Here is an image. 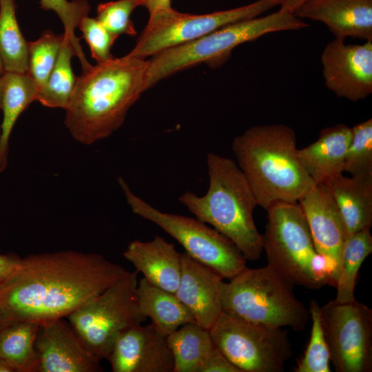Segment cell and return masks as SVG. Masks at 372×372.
<instances>
[{
  "mask_svg": "<svg viewBox=\"0 0 372 372\" xmlns=\"http://www.w3.org/2000/svg\"><path fill=\"white\" fill-rule=\"evenodd\" d=\"M279 5V0H258L229 10L203 14L179 12L171 8L149 14L130 56L145 59L167 49L197 39L232 23L258 17Z\"/></svg>",
  "mask_w": 372,
  "mask_h": 372,
  "instance_id": "cell-11",
  "label": "cell"
},
{
  "mask_svg": "<svg viewBox=\"0 0 372 372\" xmlns=\"http://www.w3.org/2000/svg\"><path fill=\"white\" fill-rule=\"evenodd\" d=\"M0 136H1V124H0Z\"/></svg>",
  "mask_w": 372,
  "mask_h": 372,
  "instance_id": "cell-42",
  "label": "cell"
},
{
  "mask_svg": "<svg viewBox=\"0 0 372 372\" xmlns=\"http://www.w3.org/2000/svg\"><path fill=\"white\" fill-rule=\"evenodd\" d=\"M344 223L349 236L372 225V174L344 176L324 183Z\"/></svg>",
  "mask_w": 372,
  "mask_h": 372,
  "instance_id": "cell-21",
  "label": "cell"
},
{
  "mask_svg": "<svg viewBox=\"0 0 372 372\" xmlns=\"http://www.w3.org/2000/svg\"><path fill=\"white\" fill-rule=\"evenodd\" d=\"M221 280L215 271L185 252L181 253V275L174 294L195 322L208 330L223 312L219 293Z\"/></svg>",
  "mask_w": 372,
  "mask_h": 372,
  "instance_id": "cell-17",
  "label": "cell"
},
{
  "mask_svg": "<svg viewBox=\"0 0 372 372\" xmlns=\"http://www.w3.org/2000/svg\"><path fill=\"white\" fill-rule=\"evenodd\" d=\"M39 3L42 9L52 10L57 14L63 25L65 37L75 50H80L81 45L75 29L90 11L88 0H39Z\"/></svg>",
  "mask_w": 372,
  "mask_h": 372,
  "instance_id": "cell-32",
  "label": "cell"
},
{
  "mask_svg": "<svg viewBox=\"0 0 372 372\" xmlns=\"http://www.w3.org/2000/svg\"><path fill=\"white\" fill-rule=\"evenodd\" d=\"M39 324L21 322L0 329V360L14 372H37L34 347Z\"/></svg>",
  "mask_w": 372,
  "mask_h": 372,
  "instance_id": "cell-25",
  "label": "cell"
},
{
  "mask_svg": "<svg viewBox=\"0 0 372 372\" xmlns=\"http://www.w3.org/2000/svg\"><path fill=\"white\" fill-rule=\"evenodd\" d=\"M216 347L240 372H282L292 355L288 333L223 311L209 330Z\"/></svg>",
  "mask_w": 372,
  "mask_h": 372,
  "instance_id": "cell-10",
  "label": "cell"
},
{
  "mask_svg": "<svg viewBox=\"0 0 372 372\" xmlns=\"http://www.w3.org/2000/svg\"><path fill=\"white\" fill-rule=\"evenodd\" d=\"M298 203L316 251L334 265L338 279L342 250L349 235L333 199L324 184H315Z\"/></svg>",
  "mask_w": 372,
  "mask_h": 372,
  "instance_id": "cell-16",
  "label": "cell"
},
{
  "mask_svg": "<svg viewBox=\"0 0 372 372\" xmlns=\"http://www.w3.org/2000/svg\"><path fill=\"white\" fill-rule=\"evenodd\" d=\"M0 372H14L11 366L7 362L0 360Z\"/></svg>",
  "mask_w": 372,
  "mask_h": 372,
  "instance_id": "cell-39",
  "label": "cell"
},
{
  "mask_svg": "<svg viewBox=\"0 0 372 372\" xmlns=\"http://www.w3.org/2000/svg\"><path fill=\"white\" fill-rule=\"evenodd\" d=\"M119 185L132 212L149 220L176 239L191 258L223 279H231L247 267V260L226 236L190 217L163 212L135 195L122 177Z\"/></svg>",
  "mask_w": 372,
  "mask_h": 372,
  "instance_id": "cell-9",
  "label": "cell"
},
{
  "mask_svg": "<svg viewBox=\"0 0 372 372\" xmlns=\"http://www.w3.org/2000/svg\"><path fill=\"white\" fill-rule=\"evenodd\" d=\"M107 360L113 372H174V369L167 336L152 322L123 331Z\"/></svg>",
  "mask_w": 372,
  "mask_h": 372,
  "instance_id": "cell-15",
  "label": "cell"
},
{
  "mask_svg": "<svg viewBox=\"0 0 372 372\" xmlns=\"http://www.w3.org/2000/svg\"><path fill=\"white\" fill-rule=\"evenodd\" d=\"M309 26L294 13L280 8L263 17L230 23L189 43L163 50L147 60L144 88L200 63L212 68L224 65L238 45L267 34L299 30Z\"/></svg>",
  "mask_w": 372,
  "mask_h": 372,
  "instance_id": "cell-5",
  "label": "cell"
},
{
  "mask_svg": "<svg viewBox=\"0 0 372 372\" xmlns=\"http://www.w3.org/2000/svg\"><path fill=\"white\" fill-rule=\"evenodd\" d=\"M138 273L126 271L105 291L67 317L87 348L101 360H107L123 331L146 320L136 298Z\"/></svg>",
  "mask_w": 372,
  "mask_h": 372,
  "instance_id": "cell-8",
  "label": "cell"
},
{
  "mask_svg": "<svg viewBox=\"0 0 372 372\" xmlns=\"http://www.w3.org/2000/svg\"><path fill=\"white\" fill-rule=\"evenodd\" d=\"M200 372H240V371L216 347L203 364Z\"/></svg>",
  "mask_w": 372,
  "mask_h": 372,
  "instance_id": "cell-35",
  "label": "cell"
},
{
  "mask_svg": "<svg viewBox=\"0 0 372 372\" xmlns=\"http://www.w3.org/2000/svg\"><path fill=\"white\" fill-rule=\"evenodd\" d=\"M78 28L88 44L92 57L97 63L105 62L114 56L111 48L118 37L112 35L96 19L87 16L83 17Z\"/></svg>",
  "mask_w": 372,
  "mask_h": 372,
  "instance_id": "cell-34",
  "label": "cell"
},
{
  "mask_svg": "<svg viewBox=\"0 0 372 372\" xmlns=\"http://www.w3.org/2000/svg\"><path fill=\"white\" fill-rule=\"evenodd\" d=\"M351 127L342 123L322 129L316 141L298 149V159L314 184H324L344 172Z\"/></svg>",
  "mask_w": 372,
  "mask_h": 372,
  "instance_id": "cell-20",
  "label": "cell"
},
{
  "mask_svg": "<svg viewBox=\"0 0 372 372\" xmlns=\"http://www.w3.org/2000/svg\"><path fill=\"white\" fill-rule=\"evenodd\" d=\"M231 147L257 205L265 210L276 202H298L315 185L298 159L296 133L287 125L253 126Z\"/></svg>",
  "mask_w": 372,
  "mask_h": 372,
  "instance_id": "cell-3",
  "label": "cell"
},
{
  "mask_svg": "<svg viewBox=\"0 0 372 372\" xmlns=\"http://www.w3.org/2000/svg\"><path fill=\"white\" fill-rule=\"evenodd\" d=\"M267 211L262 249L268 265L293 285L311 289L335 287V267L316 251L299 203L276 202Z\"/></svg>",
  "mask_w": 372,
  "mask_h": 372,
  "instance_id": "cell-6",
  "label": "cell"
},
{
  "mask_svg": "<svg viewBox=\"0 0 372 372\" xmlns=\"http://www.w3.org/2000/svg\"><path fill=\"white\" fill-rule=\"evenodd\" d=\"M330 360L337 372L372 371V310L356 299L320 307Z\"/></svg>",
  "mask_w": 372,
  "mask_h": 372,
  "instance_id": "cell-12",
  "label": "cell"
},
{
  "mask_svg": "<svg viewBox=\"0 0 372 372\" xmlns=\"http://www.w3.org/2000/svg\"><path fill=\"white\" fill-rule=\"evenodd\" d=\"M34 347L37 372H101V360L64 318L39 324Z\"/></svg>",
  "mask_w": 372,
  "mask_h": 372,
  "instance_id": "cell-14",
  "label": "cell"
},
{
  "mask_svg": "<svg viewBox=\"0 0 372 372\" xmlns=\"http://www.w3.org/2000/svg\"><path fill=\"white\" fill-rule=\"evenodd\" d=\"M1 77H0V110H1V92H2V91H1Z\"/></svg>",
  "mask_w": 372,
  "mask_h": 372,
  "instance_id": "cell-41",
  "label": "cell"
},
{
  "mask_svg": "<svg viewBox=\"0 0 372 372\" xmlns=\"http://www.w3.org/2000/svg\"><path fill=\"white\" fill-rule=\"evenodd\" d=\"M307 0H279L280 8L295 13L296 10Z\"/></svg>",
  "mask_w": 372,
  "mask_h": 372,
  "instance_id": "cell-38",
  "label": "cell"
},
{
  "mask_svg": "<svg viewBox=\"0 0 372 372\" xmlns=\"http://www.w3.org/2000/svg\"><path fill=\"white\" fill-rule=\"evenodd\" d=\"M126 271L96 253L70 250L21 258L0 282V329L67 318Z\"/></svg>",
  "mask_w": 372,
  "mask_h": 372,
  "instance_id": "cell-1",
  "label": "cell"
},
{
  "mask_svg": "<svg viewBox=\"0 0 372 372\" xmlns=\"http://www.w3.org/2000/svg\"><path fill=\"white\" fill-rule=\"evenodd\" d=\"M124 258L150 284L174 293L181 275V253L174 244L156 236L149 241H131Z\"/></svg>",
  "mask_w": 372,
  "mask_h": 372,
  "instance_id": "cell-19",
  "label": "cell"
},
{
  "mask_svg": "<svg viewBox=\"0 0 372 372\" xmlns=\"http://www.w3.org/2000/svg\"><path fill=\"white\" fill-rule=\"evenodd\" d=\"M172 351L174 372H200L216 347L209 331L196 322H187L167 335Z\"/></svg>",
  "mask_w": 372,
  "mask_h": 372,
  "instance_id": "cell-24",
  "label": "cell"
},
{
  "mask_svg": "<svg viewBox=\"0 0 372 372\" xmlns=\"http://www.w3.org/2000/svg\"><path fill=\"white\" fill-rule=\"evenodd\" d=\"M137 7L145 8L149 14L172 8L171 0H134Z\"/></svg>",
  "mask_w": 372,
  "mask_h": 372,
  "instance_id": "cell-37",
  "label": "cell"
},
{
  "mask_svg": "<svg viewBox=\"0 0 372 372\" xmlns=\"http://www.w3.org/2000/svg\"><path fill=\"white\" fill-rule=\"evenodd\" d=\"M209 188L203 196L185 192L178 197L196 218L228 238L247 260L260 259L262 235L256 228L254 194L238 164L229 158L207 155Z\"/></svg>",
  "mask_w": 372,
  "mask_h": 372,
  "instance_id": "cell-4",
  "label": "cell"
},
{
  "mask_svg": "<svg viewBox=\"0 0 372 372\" xmlns=\"http://www.w3.org/2000/svg\"><path fill=\"white\" fill-rule=\"evenodd\" d=\"M16 0H0V58L6 72L27 73L28 42L16 17Z\"/></svg>",
  "mask_w": 372,
  "mask_h": 372,
  "instance_id": "cell-26",
  "label": "cell"
},
{
  "mask_svg": "<svg viewBox=\"0 0 372 372\" xmlns=\"http://www.w3.org/2000/svg\"><path fill=\"white\" fill-rule=\"evenodd\" d=\"M137 7L134 0H117L100 3L96 19L112 35L136 34L131 14Z\"/></svg>",
  "mask_w": 372,
  "mask_h": 372,
  "instance_id": "cell-33",
  "label": "cell"
},
{
  "mask_svg": "<svg viewBox=\"0 0 372 372\" xmlns=\"http://www.w3.org/2000/svg\"><path fill=\"white\" fill-rule=\"evenodd\" d=\"M21 258L14 253L0 254V282L19 265Z\"/></svg>",
  "mask_w": 372,
  "mask_h": 372,
  "instance_id": "cell-36",
  "label": "cell"
},
{
  "mask_svg": "<svg viewBox=\"0 0 372 372\" xmlns=\"http://www.w3.org/2000/svg\"><path fill=\"white\" fill-rule=\"evenodd\" d=\"M311 330L307 348L297 364L296 372H330V354L323 331L320 307L312 300L309 304Z\"/></svg>",
  "mask_w": 372,
  "mask_h": 372,
  "instance_id": "cell-30",
  "label": "cell"
},
{
  "mask_svg": "<svg viewBox=\"0 0 372 372\" xmlns=\"http://www.w3.org/2000/svg\"><path fill=\"white\" fill-rule=\"evenodd\" d=\"M344 172L351 176L372 174V118L351 127Z\"/></svg>",
  "mask_w": 372,
  "mask_h": 372,
  "instance_id": "cell-31",
  "label": "cell"
},
{
  "mask_svg": "<svg viewBox=\"0 0 372 372\" xmlns=\"http://www.w3.org/2000/svg\"><path fill=\"white\" fill-rule=\"evenodd\" d=\"M147 60L128 54L83 70L77 77L65 125L81 143L91 145L112 135L145 91Z\"/></svg>",
  "mask_w": 372,
  "mask_h": 372,
  "instance_id": "cell-2",
  "label": "cell"
},
{
  "mask_svg": "<svg viewBox=\"0 0 372 372\" xmlns=\"http://www.w3.org/2000/svg\"><path fill=\"white\" fill-rule=\"evenodd\" d=\"M63 40V34H56L46 30L39 39L28 42L27 73L32 78L39 90L45 84L55 65Z\"/></svg>",
  "mask_w": 372,
  "mask_h": 372,
  "instance_id": "cell-29",
  "label": "cell"
},
{
  "mask_svg": "<svg viewBox=\"0 0 372 372\" xmlns=\"http://www.w3.org/2000/svg\"><path fill=\"white\" fill-rule=\"evenodd\" d=\"M5 72L6 71H5L3 63H2L1 59L0 58V77L2 76V75L4 74Z\"/></svg>",
  "mask_w": 372,
  "mask_h": 372,
  "instance_id": "cell-40",
  "label": "cell"
},
{
  "mask_svg": "<svg viewBox=\"0 0 372 372\" xmlns=\"http://www.w3.org/2000/svg\"><path fill=\"white\" fill-rule=\"evenodd\" d=\"M326 87L337 96L358 101L372 93V41L347 44L333 39L321 54Z\"/></svg>",
  "mask_w": 372,
  "mask_h": 372,
  "instance_id": "cell-13",
  "label": "cell"
},
{
  "mask_svg": "<svg viewBox=\"0 0 372 372\" xmlns=\"http://www.w3.org/2000/svg\"><path fill=\"white\" fill-rule=\"evenodd\" d=\"M293 286L268 264L247 267L229 282L220 281L223 311L254 323L302 331L310 313L295 296Z\"/></svg>",
  "mask_w": 372,
  "mask_h": 372,
  "instance_id": "cell-7",
  "label": "cell"
},
{
  "mask_svg": "<svg viewBox=\"0 0 372 372\" xmlns=\"http://www.w3.org/2000/svg\"><path fill=\"white\" fill-rule=\"evenodd\" d=\"M136 298L141 313L167 336L183 324L195 322L174 293L150 284L144 278L138 281Z\"/></svg>",
  "mask_w": 372,
  "mask_h": 372,
  "instance_id": "cell-23",
  "label": "cell"
},
{
  "mask_svg": "<svg viewBox=\"0 0 372 372\" xmlns=\"http://www.w3.org/2000/svg\"><path fill=\"white\" fill-rule=\"evenodd\" d=\"M74 56V49L64 36L55 65L45 84L37 92V101L44 106L64 110L68 107L77 79L71 65Z\"/></svg>",
  "mask_w": 372,
  "mask_h": 372,
  "instance_id": "cell-28",
  "label": "cell"
},
{
  "mask_svg": "<svg viewBox=\"0 0 372 372\" xmlns=\"http://www.w3.org/2000/svg\"><path fill=\"white\" fill-rule=\"evenodd\" d=\"M371 252L370 229H363L348 237L342 250L334 300L347 302L355 299L354 291L360 269Z\"/></svg>",
  "mask_w": 372,
  "mask_h": 372,
  "instance_id": "cell-27",
  "label": "cell"
},
{
  "mask_svg": "<svg viewBox=\"0 0 372 372\" xmlns=\"http://www.w3.org/2000/svg\"><path fill=\"white\" fill-rule=\"evenodd\" d=\"M294 14L323 23L336 39L372 41V0H307Z\"/></svg>",
  "mask_w": 372,
  "mask_h": 372,
  "instance_id": "cell-18",
  "label": "cell"
},
{
  "mask_svg": "<svg viewBox=\"0 0 372 372\" xmlns=\"http://www.w3.org/2000/svg\"><path fill=\"white\" fill-rule=\"evenodd\" d=\"M1 79L3 121L0 136V173L8 163L9 140L19 116L34 101L39 88L28 73L5 72Z\"/></svg>",
  "mask_w": 372,
  "mask_h": 372,
  "instance_id": "cell-22",
  "label": "cell"
}]
</instances>
